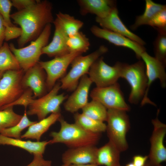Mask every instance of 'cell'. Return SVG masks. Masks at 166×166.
I'll return each mask as SVG.
<instances>
[{
  "mask_svg": "<svg viewBox=\"0 0 166 166\" xmlns=\"http://www.w3.org/2000/svg\"><path fill=\"white\" fill-rule=\"evenodd\" d=\"M52 9L50 2L38 0L30 7L10 15L14 23L19 25L21 29V34L18 40L19 48L36 39L47 24L53 23Z\"/></svg>",
  "mask_w": 166,
  "mask_h": 166,
  "instance_id": "obj_1",
  "label": "cell"
},
{
  "mask_svg": "<svg viewBox=\"0 0 166 166\" xmlns=\"http://www.w3.org/2000/svg\"><path fill=\"white\" fill-rule=\"evenodd\" d=\"M60 128L58 132H52V137L49 144L60 143L69 148L87 146H95L98 142L101 133L87 131L75 123H69L61 116L58 120Z\"/></svg>",
  "mask_w": 166,
  "mask_h": 166,
  "instance_id": "obj_2",
  "label": "cell"
},
{
  "mask_svg": "<svg viewBox=\"0 0 166 166\" xmlns=\"http://www.w3.org/2000/svg\"><path fill=\"white\" fill-rule=\"evenodd\" d=\"M108 50L107 47L101 45L87 55H81L76 57L71 64L70 70L60 79L61 89L70 92L74 90L81 78L84 75L88 74L93 63Z\"/></svg>",
  "mask_w": 166,
  "mask_h": 166,
  "instance_id": "obj_3",
  "label": "cell"
},
{
  "mask_svg": "<svg viewBox=\"0 0 166 166\" xmlns=\"http://www.w3.org/2000/svg\"><path fill=\"white\" fill-rule=\"evenodd\" d=\"M51 27V24H47L38 37L25 47L17 48L13 43L9 45L21 69L25 72L40 61V57L42 55V50L48 44Z\"/></svg>",
  "mask_w": 166,
  "mask_h": 166,
  "instance_id": "obj_4",
  "label": "cell"
},
{
  "mask_svg": "<svg viewBox=\"0 0 166 166\" xmlns=\"http://www.w3.org/2000/svg\"><path fill=\"white\" fill-rule=\"evenodd\" d=\"M108 109L106 131L109 141L121 152L127 150L128 145L126 135L130 124L126 112L113 109Z\"/></svg>",
  "mask_w": 166,
  "mask_h": 166,
  "instance_id": "obj_5",
  "label": "cell"
},
{
  "mask_svg": "<svg viewBox=\"0 0 166 166\" xmlns=\"http://www.w3.org/2000/svg\"><path fill=\"white\" fill-rule=\"evenodd\" d=\"M121 77L125 79L130 85L128 101L131 104H138L144 96L148 82L143 61L140 60L131 65L122 63Z\"/></svg>",
  "mask_w": 166,
  "mask_h": 166,
  "instance_id": "obj_6",
  "label": "cell"
},
{
  "mask_svg": "<svg viewBox=\"0 0 166 166\" xmlns=\"http://www.w3.org/2000/svg\"><path fill=\"white\" fill-rule=\"evenodd\" d=\"M60 89L61 83H57L49 93L38 99H33L29 106L27 115H35L40 121L50 113H60V105L68 98L64 93L58 94Z\"/></svg>",
  "mask_w": 166,
  "mask_h": 166,
  "instance_id": "obj_7",
  "label": "cell"
},
{
  "mask_svg": "<svg viewBox=\"0 0 166 166\" xmlns=\"http://www.w3.org/2000/svg\"><path fill=\"white\" fill-rule=\"evenodd\" d=\"M24 73L22 69L4 72L0 80V110L6 108L23 93L26 89L22 80Z\"/></svg>",
  "mask_w": 166,
  "mask_h": 166,
  "instance_id": "obj_8",
  "label": "cell"
},
{
  "mask_svg": "<svg viewBox=\"0 0 166 166\" xmlns=\"http://www.w3.org/2000/svg\"><path fill=\"white\" fill-rule=\"evenodd\" d=\"M122 63L118 61L111 66L104 61L101 56L92 65L87 75L96 87L108 86L117 83L121 77Z\"/></svg>",
  "mask_w": 166,
  "mask_h": 166,
  "instance_id": "obj_9",
  "label": "cell"
},
{
  "mask_svg": "<svg viewBox=\"0 0 166 166\" xmlns=\"http://www.w3.org/2000/svg\"><path fill=\"white\" fill-rule=\"evenodd\" d=\"M90 97L92 99L99 102L107 109H118L126 112L130 110L117 82L108 86L93 88L91 92Z\"/></svg>",
  "mask_w": 166,
  "mask_h": 166,
  "instance_id": "obj_10",
  "label": "cell"
},
{
  "mask_svg": "<svg viewBox=\"0 0 166 166\" xmlns=\"http://www.w3.org/2000/svg\"><path fill=\"white\" fill-rule=\"evenodd\" d=\"M81 55L78 53H70L49 61L38 62L46 73V84L48 91L53 87L57 80L64 76L68 67L74 59Z\"/></svg>",
  "mask_w": 166,
  "mask_h": 166,
  "instance_id": "obj_11",
  "label": "cell"
},
{
  "mask_svg": "<svg viewBox=\"0 0 166 166\" xmlns=\"http://www.w3.org/2000/svg\"><path fill=\"white\" fill-rule=\"evenodd\" d=\"M160 110L156 117L152 120L153 129L150 138V147L148 162L153 166H157L166 160V148L164 143L166 134V125L158 118Z\"/></svg>",
  "mask_w": 166,
  "mask_h": 166,
  "instance_id": "obj_12",
  "label": "cell"
},
{
  "mask_svg": "<svg viewBox=\"0 0 166 166\" xmlns=\"http://www.w3.org/2000/svg\"><path fill=\"white\" fill-rule=\"evenodd\" d=\"M142 59L145 66V72L148 82L147 87L144 96L141 102L143 106L147 104L156 106V104L150 101L148 97L149 87L155 80L158 79L162 88L166 86V73L165 65L156 59L148 54L146 51L141 55L140 59Z\"/></svg>",
  "mask_w": 166,
  "mask_h": 166,
  "instance_id": "obj_13",
  "label": "cell"
},
{
  "mask_svg": "<svg viewBox=\"0 0 166 166\" xmlns=\"http://www.w3.org/2000/svg\"><path fill=\"white\" fill-rule=\"evenodd\" d=\"M90 30L92 33L97 38L105 40L116 46L132 50L138 59H140L141 54L146 51L143 46L119 34L95 25L92 26Z\"/></svg>",
  "mask_w": 166,
  "mask_h": 166,
  "instance_id": "obj_14",
  "label": "cell"
},
{
  "mask_svg": "<svg viewBox=\"0 0 166 166\" xmlns=\"http://www.w3.org/2000/svg\"><path fill=\"white\" fill-rule=\"evenodd\" d=\"M46 74L38 63L31 67L24 74L22 84L25 89L30 88L33 91V97L39 98L46 94Z\"/></svg>",
  "mask_w": 166,
  "mask_h": 166,
  "instance_id": "obj_15",
  "label": "cell"
},
{
  "mask_svg": "<svg viewBox=\"0 0 166 166\" xmlns=\"http://www.w3.org/2000/svg\"><path fill=\"white\" fill-rule=\"evenodd\" d=\"M92 83L87 74L81 78L77 88L64 104L66 111L75 113L87 104L89 90Z\"/></svg>",
  "mask_w": 166,
  "mask_h": 166,
  "instance_id": "obj_16",
  "label": "cell"
},
{
  "mask_svg": "<svg viewBox=\"0 0 166 166\" xmlns=\"http://www.w3.org/2000/svg\"><path fill=\"white\" fill-rule=\"evenodd\" d=\"M96 21L102 27L125 36L144 46L145 42L141 38L129 30L121 19L117 7L104 18L96 17Z\"/></svg>",
  "mask_w": 166,
  "mask_h": 166,
  "instance_id": "obj_17",
  "label": "cell"
},
{
  "mask_svg": "<svg viewBox=\"0 0 166 166\" xmlns=\"http://www.w3.org/2000/svg\"><path fill=\"white\" fill-rule=\"evenodd\" d=\"M98 148L95 146H87L69 148L62 154L63 164L70 165L89 164H97Z\"/></svg>",
  "mask_w": 166,
  "mask_h": 166,
  "instance_id": "obj_18",
  "label": "cell"
},
{
  "mask_svg": "<svg viewBox=\"0 0 166 166\" xmlns=\"http://www.w3.org/2000/svg\"><path fill=\"white\" fill-rule=\"evenodd\" d=\"M77 2L81 14H92L99 18L106 17L117 7L116 1L112 0H78Z\"/></svg>",
  "mask_w": 166,
  "mask_h": 166,
  "instance_id": "obj_19",
  "label": "cell"
},
{
  "mask_svg": "<svg viewBox=\"0 0 166 166\" xmlns=\"http://www.w3.org/2000/svg\"><path fill=\"white\" fill-rule=\"evenodd\" d=\"M54 35L51 42L42 50V54L50 57H56L69 53L67 45L68 36L59 25L54 21Z\"/></svg>",
  "mask_w": 166,
  "mask_h": 166,
  "instance_id": "obj_20",
  "label": "cell"
},
{
  "mask_svg": "<svg viewBox=\"0 0 166 166\" xmlns=\"http://www.w3.org/2000/svg\"><path fill=\"white\" fill-rule=\"evenodd\" d=\"M49 141L33 142L4 136L0 134V145H10L22 148L34 155L43 156Z\"/></svg>",
  "mask_w": 166,
  "mask_h": 166,
  "instance_id": "obj_21",
  "label": "cell"
},
{
  "mask_svg": "<svg viewBox=\"0 0 166 166\" xmlns=\"http://www.w3.org/2000/svg\"><path fill=\"white\" fill-rule=\"evenodd\" d=\"M61 116L60 113H51L48 117L30 125L26 131L21 136V138L35 139L40 141L42 135Z\"/></svg>",
  "mask_w": 166,
  "mask_h": 166,
  "instance_id": "obj_22",
  "label": "cell"
},
{
  "mask_svg": "<svg viewBox=\"0 0 166 166\" xmlns=\"http://www.w3.org/2000/svg\"><path fill=\"white\" fill-rule=\"evenodd\" d=\"M121 152L112 143L109 141L98 148L97 164L105 166H121L120 163Z\"/></svg>",
  "mask_w": 166,
  "mask_h": 166,
  "instance_id": "obj_23",
  "label": "cell"
},
{
  "mask_svg": "<svg viewBox=\"0 0 166 166\" xmlns=\"http://www.w3.org/2000/svg\"><path fill=\"white\" fill-rule=\"evenodd\" d=\"M165 8V5L156 3L151 0H146L144 12L136 17L135 22L130 27L131 29L135 30L141 25H148L156 15Z\"/></svg>",
  "mask_w": 166,
  "mask_h": 166,
  "instance_id": "obj_24",
  "label": "cell"
},
{
  "mask_svg": "<svg viewBox=\"0 0 166 166\" xmlns=\"http://www.w3.org/2000/svg\"><path fill=\"white\" fill-rule=\"evenodd\" d=\"M54 21L59 25L68 37L78 32L84 25L81 21L61 12L56 14V18Z\"/></svg>",
  "mask_w": 166,
  "mask_h": 166,
  "instance_id": "obj_25",
  "label": "cell"
},
{
  "mask_svg": "<svg viewBox=\"0 0 166 166\" xmlns=\"http://www.w3.org/2000/svg\"><path fill=\"white\" fill-rule=\"evenodd\" d=\"M74 123L87 131L99 133L106 131V124L104 122L94 120L77 112L74 113Z\"/></svg>",
  "mask_w": 166,
  "mask_h": 166,
  "instance_id": "obj_26",
  "label": "cell"
},
{
  "mask_svg": "<svg viewBox=\"0 0 166 166\" xmlns=\"http://www.w3.org/2000/svg\"><path fill=\"white\" fill-rule=\"evenodd\" d=\"M20 69L19 64L11 51L9 45L4 42L0 48V71Z\"/></svg>",
  "mask_w": 166,
  "mask_h": 166,
  "instance_id": "obj_27",
  "label": "cell"
},
{
  "mask_svg": "<svg viewBox=\"0 0 166 166\" xmlns=\"http://www.w3.org/2000/svg\"><path fill=\"white\" fill-rule=\"evenodd\" d=\"M81 109V113L88 117L103 122L107 121L108 109L98 101L92 99Z\"/></svg>",
  "mask_w": 166,
  "mask_h": 166,
  "instance_id": "obj_28",
  "label": "cell"
},
{
  "mask_svg": "<svg viewBox=\"0 0 166 166\" xmlns=\"http://www.w3.org/2000/svg\"><path fill=\"white\" fill-rule=\"evenodd\" d=\"M67 45L69 53H78L82 54L89 49L90 43L86 36L79 31L74 35L68 37Z\"/></svg>",
  "mask_w": 166,
  "mask_h": 166,
  "instance_id": "obj_29",
  "label": "cell"
},
{
  "mask_svg": "<svg viewBox=\"0 0 166 166\" xmlns=\"http://www.w3.org/2000/svg\"><path fill=\"white\" fill-rule=\"evenodd\" d=\"M27 115L26 110H25L22 117L17 124L12 127L0 130V134L7 137L21 139L22 131L37 122L30 121Z\"/></svg>",
  "mask_w": 166,
  "mask_h": 166,
  "instance_id": "obj_30",
  "label": "cell"
},
{
  "mask_svg": "<svg viewBox=\"0 0 166 166\" xmlns=\"http://www.w3.org/2000/svg\"><path fill=\"white\" fill-rule=\"evenodd\" d=\"M11 106L0 110V130L12 127L21 120L22 115L16 113Z\"/></svg>",
  "mask_w": 166,
  "mask_h": 166,
  "instance_id": "obj_31",
  "label": "cell"
},
{
  "mask_svg": "<svg viewBox=\"0 0 166 166\" xmlns=\"http://www.w3.org/2000/svg\"><path fill=\"white\" fill-rule=\"evenodd\" d=\"M154 42L155 57L160 62L166 64V30L158 31Z\"/></svg>",
  "mask_w": 166,
  "mask_h": 166,
  "instance_id": "obj_32",
  "label": "cell"
},
{
  "mask_svg": "<svg viewBox=\"0 0 166 166\" xmlns=\"http://www.w3.org/2000/svg\"><path fill=\"white\" fill-rule=\"evenodd\" d=\"M12 6L11 1L0 0V15L2 19L6 30H11L16 27L10 20V12Z\"/></svg>",
  "mask_w": 166,
  "mask_h": 166,
  "instance_id": "obj_33",
  "label": "cell"
},
{
  "mask_svg": "<svg viewBox=\"0 0 166 166\" xmlns=\"http://www.w3.org/2000/svg\"><path fill=\"white\" fill-rule=\"evenodd\" d=\"M148 25L152 26L157 31L166 30V8L156 15Z\"/></svg>",
  "mask_w": 166,
  "mask_h": 166,
  "instance_id": "obj_34",
  "label": "cell"
},
{
  "mask_svg": "<svg viewBox=\"0 0 166 166\" xmlns=\"http://www.w3.org/2000/svg\"><path fill=\"white\" fill-rule=\"evenodd\" d=\"M33 94V91L30 88L26 89L18 99L6 108L16 105H21L24 106L25 110H26L27 106L31 103L34 99V97L32 96Z\"/></svg>",
  "mask_w": 166,
  "mask_h": 166,
  "instance_id": "obj_35",
  "label": "cell"
},
{
  "mask_svg": "<svg viewBox=\"0 0 166 166\" xmlns=\"http://www.w3.org/2000/svg\"><path fill=\"white\" fill-rule=\"evenodd\" d=\"M38 0H12L11 1L12 6L18 10L27 8L36 4Z\"/></svg>",
  "mask_w": 166,
  "mask_h": 166,
  "instance_id": "obj_36",
  "label": "cell"
},
{
  "mask_svg": "<svg viewBox=\"0 0 166 166\" xmlns=\"http://www.w3.org/2000/svg\"><path fill=\"white\" fill-rule=\"evenodd\" d=\"M50 161L45 160L43 158V156L34 155L32 161L26 166H43Z\"/></svg>",
  "mask_w": 166,
  "mask_h": 166,
  "instance_id": "obj_37",
  "label": "cell"
},
{
  "mask_svg": "<svg viewBox=\"0 0 166 166\" xmlns=\"http://www.w3.org/2000/svg\"><path fill=\"white\" fill-rule=\"evenodd\" d=\"M148 159V155H136L133 157L132 162L135 166H144Z\"/></svg>",
  "mask_w": 166,
  "mask_h": 166,
  "instance_id": "obj_38",
  "label": "cell"
},
{
  "mask_svg": "<svg viewBox=\"0 0 166 166\" xmlns=\"http://www.w3.org/2000/svg\"><path fill=\"white\" fill-rule=\"evenodd\" d=\"M6 28L2 17L0 15V48L3 44L5 39Z\"/></svg>",
  "mask_w": 166,
  "mask_h": 166,
  "instance_id": "obj_39",
  "label": "cell"
},
{
  "mask_svg": "<svg viewBox=\"0 0 166 166\" xmlns=\"http://www.w3.org/2000/svg\"><path fill=\"white\" fill-rule=\"evenodd\" d=\"M69 166H99L97 164H89L82 165H71Z\"/></svg>",
  "mask_w": 166,
  "mask_h": 166,
  "instance_id": "obj_40",
  "label": "cell"
},
{
  "mask_svg": "<svg viewBox=\"0 0 166 166\" xmlns=\"http://www.w3.org/2000/svg\"><path fill=\"white\" fill-rule=\"evenodd\" d=\"M144 166H162V165L160 164L157 166H153L150 164L148 161L147 162L146 164Z\"/></svg>",
  "mask_w": 166,
  "mask_h": 166,
  "instance_id": "obj_41",
  "label": "cell"
},
{
  "mask_svg": "<svg viewBox=\"0 0 166 166\" xmlns=\"http://www.w3.org/2000/svg\"><path fill=\"white\" fill-rule=\"evenodd\" d=\"M125 166H135L133 163L132 162L129 163L127 164Z\"/></svg>",
  "mask_w": 166,
  "mask_h": 166,
  "instance_id": "obj_42",
  "label": "cell"
},
{
  "mask_svg": "<svg viewBox=\"0 0 166 166\" xmlns=\"http://www.w3.org/2000/svg\"><path fill=\"white\" fill-rule=\"evenodd\" d=\"M51 161H50L48 163L43 166H52Z\"/></svg>",
  "mask_w": 166,
  "mask_h": 166,
  "instance_id": "obj_43",
  "label": "cell"
},
{
  "mask_svg": "<svg viewBox=\"0 0 166 166\" xmlns=\"http://www.w3.org/2000/svg\"><path fill=\"white\" fill-rule=\"evenodd\" d=\"M4 72L3 71H0V80L2 78Z\"/></svg>",
  "mask_w": 166,
  "mask_h": 166,
  "instance_id": "obj_44",
  "label": "cell"
},
{
  "mask_svg": "<svg viewBox=\"0 0 166 166\" xmlns=\"http://www.w3.org/2000/svg\"><path fill=\"white\" fill-rule=\"evenodd\" d=\"M61 166H69L68 165H65V164H63Z\"/></svg>",
  "mask_w": 166,
  "mask_h": 166,
  "instance_id": "obj_45",
  "label": "cell"
},
{
  "mask_svg": "<svg viewBox=\"0 0 166 166\" xmlns=\"http://www.w3.org/2000/svg\"><path fill=\"white\" fill-rule=\"evenodd\" d=\"M121 166H122L121 165Z\"/></svg>",
  "mask_w": 166,
  "mask_h": 166,
  "instance_id": "obj_46",
  "label": "cell"
}]
</instances>
